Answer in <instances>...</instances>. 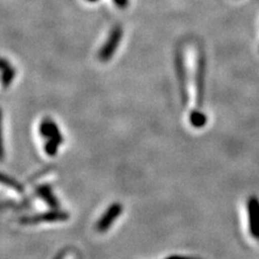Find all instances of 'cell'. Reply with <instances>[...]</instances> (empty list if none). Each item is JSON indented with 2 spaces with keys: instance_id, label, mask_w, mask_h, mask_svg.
Segmentation results:
<instances>
[{
  "instance_id": "obj_7",
  "label": "cell",
  "mask_w": 259,
  "mask_h": 259,
  "mask_svg": "<svg viewBox=\"0 0 259 259\" xmlns=\"http://www.w3.org/2000/svg\"><path fill=\"white\" fill-rule=\"evenodd\" d=\"M13 77H14V70L10 66H8L7 63L4 61L3 62V84L5 88L10 85V83L13 80Z\"/></svg>"
},
{
  "instance_id": "obj_4",
  "label": "cell",
  "mask_w": 259,
  "mask_h": 259,
  "mask_svg": "<svg viewBox=\"0 0 259 259\" xmlns=\"http://www.w3.org/2000/svg\"><path fill=\"white\" fill-rule=\"evenodd\" d=\"M248 215L250 233L256 239H259V202L256 198H249L248 200Z\"/></svg>"
},
{
  "instance_id": "obj_5",
  "label": "cell",
  "mask_w": 259,
  "mask_h": 259,
  "mask_svg": "<svg viewBox=\"0 0 259 259\" xmlns=\"http://www.w3.org/2000/svg\"><path fill=\"white\" fill-rule=\"evenodd\" d=\"M37 194L39 197H41L47 203L50 205L53 208H58L59 207V201L56 200L54 197V194L52 192V189L49 185H41L36 189Z\"/></svg>"
},
{
  "instance_id": "obj_8",
  "label": "cell",
  "mask_w": 259,
  "mask_h": 259,
  "mask_svg": "<svg viewBox=\"0 0 259 259\" xmlns=\"http://www.w3.org/2000/svg\"><path fill=\"white\" fill-rule=\"evenodd\" d=\"M2 182H3V184L9 186L10 188H13L14 190L19 191V192H23V190H24L23 186L20 183H18L15 180H13L12 177L6 175L5 173L2 174Z\"/></svg>"
},
{
  "instance_id": "obj_1",
  "label": "cell",
  "mask_w": 259,
  "mask_h": 259,
  "mask_svg": "<svg viewBox=\"0 0 259 259\" xmlns=\"http://www.w3.org/2000/svg\"><path fill=\"white\" fill-rule=\"evenodd\" d=\"M39 133L42 137H46L45 151L48 156L54 157L59 150V145L63 143V135L60 132L59 126L50 118H46L39 125Z\"/></svg>"
},
{
  "instance_id": "obj_6",
  "label": "cell",
  "mask_w": 259,
  "mask_h": 259,
  "mask_svg": "<svg viewBox=\"0 0 259 259\" xmlns=\"http://www.w3.org/2000/svg\"><path fill=\"white\" fill-rule=\"evenodd\" d=\"M190 122L194 127H202L206 124V116L199 110H193L190 113Z\"/></svg>"
},
{
  "instance_id": "obj_2",
  "label": "cell",
  "mask_w": 259,
  "mask_h": 259,
  "mask_svg": "<svg viewBox=\"0 0 259 259\" xmlns=\"http://www.w3.org/2000/svg\"><path fill=\"white\" fill-rule=\"evenodd\" d=\"M69 218V215L64 212V210H60L58 208H54L53 210H50V212L42 213V214H38L34 216H25L22 217L20 220V223L22 225H27V226H32V225H37V224H41V223H55V222H65Z\"/></svg>"
},
{
  "instance_id": "obj_9",
  "label": "cell",
  "mask_w": 259,
  "mask_h": 259,
  "mask_svg": "<svg viewBox=\"0 0 259 259\" xmlns=\"http://www.w3.org/2000/svg\"><path fill=\"white\" fill-rule=\"evenodd\" d=\"M166 259H194L191 257H187V256H182V255H173V256H169Z\"/></svg>"
},
{
  "instance_id": "obj_3",
  "label": "cell",
  "mask_w": 259,
  "mask_h": 259,
  "mask_svg": "<svg viewBox=\"0 0 259 259\" xmlns=\"http://www.w3.org/2000/svg\"><path fill=\"white\" fill-rule=\"evenodd\" d=\"M122 212H123L122 204L118 203V202L112 203L107 208L106 212L103 214V216L100 218L99 222L96 223V230L99 232H106Z\"/></svg>"
}]
</instances>
